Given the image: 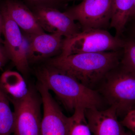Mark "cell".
<instances>
[{
  "label": "cell",
  "instance_id": "277c9868",
  "mask_svg": "<svg viewBox=\"0 0 135 135\" xmlns=\"http://www.w3.org/2000/svg\"><path fill=\"white\" fill-rule=\"evenodd\" d=\"M125 40L113 36L105 29H85L64 39L59 55L116 51L122 49Z\"/></svg>",
  "mask_w": 135,
  "mask_h": 135
},
{
  "label": "cell",
  "instance_id": "ffe728a7",
  "mask_svg": "<svg viewBox=\"0 0 135 135\" xmlns=\"http://www.w3.org/2000/svg\"><path fill=\"white\" fill-rule=\"evenodd\" d=\"M133 19H135V0H134V4L131 12L129 20Z\"/></svg>",
  "mask_w": 135,
  "mask_h": 135
},
{
  "label": "cell",
  "instance_id": "5bb4252c",
  "mask_svg": "<svg viewBox=\"0 0 135 135\" xmlns=\"http://www.w3.org/2000/svg\"><path fill=\"white\" fill-rule=\"evenodd\" d=\"M134 0H113L110 27L116 31V36L120 37L126 25L129 21Z\"/></svg>",
  "mask_w": 135,
  "mask_h": 135
},
{
  "label": "cell",
  "instance_id": "7c38bea8",
  "mask_svg": "<svg viewBox=\"0 0 135 135\" xmlns=\"http://www.w3.org/2000/svg\"><path fill=\"white\" fill-rule=\"evenodd\" d=\"M2 9L27 35L44 32L35 15L25 5L16 2L8 1Z\"/></svg>",
  "mask_w": 135,
  "mask_h": 135
},
{
  "label": "cell",
  "instance_id": "ac0fdd59",
  "mask_svg": "<svg viewBox=\"0 0 135 135\" xmlns=\"http://www.w3.org/2000/svg\"><path fill=\"white\" fill-rule=\"evenodd\" d=\"M120 122L124 127L135 134V108L128 112Z\"/></svg>",
  "mask_w": 135,
  "mask_h": 135
},
{
  "label": "cell",
  "instance_id": "7402d4cb",
  "mask_svg": "<svg viewBox=\"0 0 135 135\" xmlns=\"http://www.w3.org/2000/svg\"><path fill=\"white\" fill-rule=\"evenodd\" d=\"M33 2H43L53 1H56V0H31Z\"/></svg>",
  "mask_w": 135,
  "mask_h": 135
},
{
  "label": "cell",
  "instance_id": "3957f363",
  "mask_svg": "<svg viewBox=\"0 0 135 135\" xmlns=\"http://www.w3.org/2000/svg\"><path fill=\"white\" fill-rule=\"evenodd\" d=\"M99 94L118 115H123L135 107V74L119 64L105 75Z\"/></svg>",
  "mask_w": 135,
  "mask_h": 135
},
{
  "label": "cell",
  "instance_id": "cb8c5ba5",
  "mask_svg": "<svg viewBox=\"0 0 135 135\" xmlns=\"http://www.w3.org/2000/svg\"><path fill=\"white\" fill-rule=\"evenodd\" d=\"M123 135H134L133 134V133H131V132H130V131H127V132H126V131H125V133H124V134H123Z\"/></svg>",
  "mask_w": 135,
  "mask_h": 135
},
{
  "label": "cell",
  "instance_id": "d6986e66",
  "mask_svg": "<svg viewBox=\"0 0 135 135\" xmlns=\"http://www.w3.org/2000/svg\"><path fill=\"white\" fill-rule=\"evenodd\" d=\"M9 59L3 44L0 43V69H2L5 66Z\"/></svg>",
  "mask_w": 135,
  "mask_h": 135
},
{
  "label": "cell",
  "instance_id": "7a4b0ae2",
  "mask_svg": "<svg viewBox=\"0 0 135 135\" xmlns=\"http://www.w3.org/2000/svg\"><path fill=\"white\" fill-rule=\"evenodd\" d=\"M122 49L116 51L59 55L48 64L64 71L94 89L105 75L120 63Z\"/></svg>",
  "mask_w": 135,
  "mask_h": 135
},
{
  "label": "cell",
  "instance_id": "5b68a950",
  "mask_svg": "<svg viewBox=\"0 0 135 135\" xmlns=\"http://www.w3.org/2000/svg\"><path fill=\"white\" fill-rule=\"evenodd\" d=\"M33 89L21 99H9L14 108V135H40L41 99Z\"/></svg>",
  "mask_w": 135,
  "mask_h": 135
},
{
  "label": "cell",
  "instance_id": "484cf974",
  "mask_svg": "<svg viewBox=\"0 0 135 135\" xmlns=\"http://www.w3.org/2000/svg\"><path fill=\"white\" fill-rule=\"evenodd\" d=\"M70 1H73V0H70Z\"/></svg>",
  "mask_w": 135,
  "mask_h": 135
},
{
  "label": "cell",
  "instance_id": "9c48e42d",
  "mask_svg": "<svg viewBox=\"0 0 135 135\" xmlns=\"http://www.w3.org/2000/svg\"><path fill=\"white\" fill-rule=\"evenodd\" d=\"M44 31L69 38L81 31L80 27L65 12L46 6L37 8L34 13Z\"/></svg>",
  "mask_w": 135,
  "mask_h": 135
},
{
  "label": "cell",
  "instance_id": "d4e9b609",
  "mask_svg": "<svg viewBox=\"0 0 135 135\" xmlns=\"http://www.w3.org/2000/svg\"><path fill=\"white\" fill-rule=\"evenodd\" d=\"M1 36V35H0V43L3 44V43H4V41H3V40H2V38Z\"/></svg>",
  "mask_w": 135,
  "mask_h": 135
},
{
  "label": "cell",
  "instance_id": "4fadbf2b",
  "mask_svg": "<svg viewBox=\"0 0 135 135\" xmlns=\"http://www.w3.org/2000/svg\"><path fill=\"white\" fill-rule=\"evenodd\" d=\"M0 85L9 99H18L25 96L29 92V87L19 73L7 71L0 77Z\"/></svg>",
  "mask_w": 135,
  "mask_h": 135
},
{
  "label": "cell",
  "instance_id": "9a60e30c",
  "mask_svg": "<svg viewBox=\"0 0 135 135\" xmlns=\"http://www.w3.org/2000/svg\"><path fill=\"white\" fill-rule=\"evenodd\" d=\"M8 97L0 85V135H11L14 131L15 117Z\"/></svg>",
  "mask_w": 135,
  "mask_h": 135
},
{
  "label": "cell",
  "instance_id": "6da1fadb",
  "mask_svg": "<svg viewBox=\"0 0 135 135\" xmlns=\"http://www.w3.org/2000/svg\"><path fill=\"white\" fill-rule=\"evenodd\" d=\"M39 82L53 91L64 106L74 112L77 108L100 109L104 102L99 92L86 86L64 71L47 64L36 69Z\"/></svg>",
  "mask_w": 135,
  "mask_h": 135
},
{
  "label": "cell",
  "instance_id": "30bf717a",
  "mask_svg": "<svg viewBox=\"0 0 135 135\" xmlns=\"http://www.w3.org/2000/svg\"><path fill=\"white\" fill-rule=\"evenodd\" d=\"M85 114L91 133L94 135H123L124 127L118 120L116 109L110 107L105 110H85Z\"/></svg>",
  "mask_w": 135,
  "mask_h": 135
},
{
  "label": "cell",
  "instance_id": "44dd1931",
  "mask_svg": "<svg viewBox=\"0 0 135 135\" xmlns=\"http://www.w3.org/2000/svg\"><path fill=\"white\" fill-rule=\"evenodd\" d=\"M3 25V22L2 16L1 13L0 12V35H1L2 34Z\"/></svg>",
  "mask_w": 135,
  "mask_h": 135
},
{
  "label": "cell",
  "instance_id": "4316f807",
  "mask_svg": "<svg viewBox=\"0 0 135 135\" xmlns=\"http://www.w3.org/2000/svg\"><path fill=\"white\" fill-rule=\"evenodd\" d=\"M134 108H135V107H134Z\"/></svg>",
  "mask_w": 135,
  "mask_h": 135
},
{
  "label": "cell",
  "instance_id": "ba28073f",
  "mask_svg": "<svg viewBox=\"0 0 135 135\" xmlns=\"http://www.w3.org/2000/svg\"><path fill=\"white\" fill-rule=\"evenodd\" d=\"M37 90L43 108L40 135H69L70 117L64 114L44 84L39 82Z\"/></svg>",
  "mask_w": 135,
  "mask_h": 135
},
{
  "label": "cell",
  "instance_id": "8992f818",
  "mask_svg": "<svg viewBox=\"0 0 135 135\" xmlns=\"http://www.w3.org/2000/svg\"><path fill=\"white\" fill-rule=\"evenodd\" d=\"M113 0H83L65 11L79 23L82 30L110 27Z\"/></svg>",
  "mask_w": 135,
  "mask_h": 135
},
{
  "label": "cell",
  "instance_id": "603a6c76",
  "mask_svg": "<svg viewBox=\"0 0 135 135\" xmlns=\"http://www.w3.org/2000/svg\"><path fill=\"white\" fill-rule=\"evenodd\" d=\"M132 33H133L134 39H135V24L133 26V29H132Z\"/></svg>",
  "mask_w": 135,
  "mask_h": 135
},
{
  "label": "cell",
  "instance_id": "2e32d148",
  "mask_svg": "<svg viewBox=\"0 0 135 135\" xmlns=\"http://www.w3.org/2000/svg\"><path fill=\"white\" fill-rule=\"evenodd\" d=\"M70 120L68 135H91L85 109L79 108L75 109L72 116L70 117Z\"/></svg>",
  "mask_w": 135,
  "mask_h": 135
},
{
  "label": "cell",
  "instance_id": "8fae6325",
  "mask_svg": "<svg viewBox=\"0 0 135 135\" xmlns=\"http://www.w3.org/2000/svg\"><path fill=\"white\" fill-rule=\"evenodd\" d=\"M27 35L29 39L27 58L29 63L43 60L62 53L64 40L63 36L59 34H47L43 32Z\"/></svg>",
  "mask_w": 135,
  "mask_h": 135
},
{
  "label": "cell",
  "instance_id": "52a82bcc",
  "mask_svg": "<svg viewBox=\"0 0 135 135\" xmlns=\"http://www.w3.org/2000/svg\"><path fill=\"white\" fill-rule=\"evenodd\" d=\"M3 22L2 34L4 37L3 46L8 57L20 72L26 74L29 69L27 58L29 39L5 11H1Z\"/></svg>",
  "mask_w": 135,
  "mask_h": 135
},
{
  "label": "cell",
  "instance_id": "e0dca14e",
  "mask_svg": "<svg viewBox=\"0 0 135 135\" xmlns=\"http://www.w3.org/2000/svg\"><path fill=\"white\" fill-rule=\"evenodd\" d=\"M120 64L126 69L135 74V39L125 40Z\"/></svg>",
  "mask_w": 135,
  "mask_h": 135
}]
</instances>
